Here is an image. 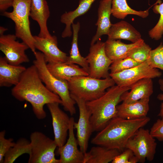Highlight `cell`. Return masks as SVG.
<instances>
[{"mask_svg": "<svg viewBox=\"0 0 163 163\" xmlns=\"http://www.w3.org/2000/svg\"><path fill=\"white\" fill-rule=\"evenodd\" d=\"M144 42L141 38L136 42L127 44L119 40L107 39L105 42V52L108 57L113 61L122 59L127 57L132 49Z\"/></svg>", "mask_w": 163, "mask_h": 163, "instance_id": "cell-21", "label": "cell"}, {"mask_svg": "<svg viewBox=\"0 0 163 163\" xmlns=\"http://www.w3.org/2000/svg\"><path fill=\"white\" fill-rule=\"evenodd\" d=\"M5 131L0 132V163L4 162V156L9 149L13 147L15 143L12 138L6 139L5 137Z\"/></svg>", "mask_w": 163, "mask_h": 163, "instance_id": "cell-33", "label": "cell"}, {"mask_svg": "<svg viewBox=\"0 0 163 163\" xmlns=\"http://www.w3.org/2000/svg\"><path fill=\"white\" fill-rule=\"evenodd\" d=\"M7 30V29L3 27H0V34H4V32Z\"/></svg>", "mask_w": 163, "mask_h": 163, "instance_id": "cell-38", "label": "cell"}, {"mask_svg": "<svg viewBox=\"0 0 163 163\" xmlns=\"http://www.w3.org/2000/svg\"><path fill=\"white\" fill-rule=\"evenodd\" d=\"M152 79H142L130 86V91L124 92L121 97V101L130 103L140 99L149 98L153 93Z\"/></svg>", "mask_w": 163, "mask_h": 163, "instance_id": "cell-18", "label": "cell"}, {"mask_svg": "<svg viewBox=\"0 0 163 163\" xmlns=\"http://www.w3.org/2000/svg\"><path fill=\"white\" fill-rule=\"evenodd\" d=\"M46 66L50 72L54 76L67 82L75 76L89 75V73L84 69L75 64L48 63Z\"/></svg>", "mask_w": 163, "mask_h": 163, "instance_id": "cell-22", "label": "cell"}, {"mask_svg": "<svg viewBox=\"0 0 163 163\" xmlns=\"http://www.w3.org/2000/svg\"><path fill=\"white\" fill-rule=\"evenodd\" d=\"M26 68L10 64L4 57H0V86L10 87L17 85Z\"/></svg>", "mask_w": 163, "mask_h": 163, "instance_id": "cell-20", "label": "cell"}, {"mask_svg": "<svg viewBox=\"0 0 163 163\" xmlns=\"http://www.w3.org/2000/svg\"><path fill=\"white\" fill-rule=\"evenodd\" d=\"M150 121V118L147 116L134 119L117 117L99 132L92 139L91 143L97 145L116 149L121 152L126 148L129 140Z\"/></svg>", "mask_w": 163, "mask_h": 163, "instance_id": "cell-2", "label": "cell"}, {"mask_svg": "<svg viewBox=\"0 0 163 163\" xmlns=\"http://www.w3.org/2000/svg\"><path fill=\"white\" fill-rule=\"evenodd\" d=\"M31 151L28 163H59L55 156L57 147L54 140L39 131L32 133L30 136Z\"/></svg>", "mask_w": 163, "mask_h": 163, "instance_id": "cell-7", "label": "cell"}, {"mask_svg": "<svg viewBox=\"0 0 163 163\" xmlns=\"http://www.w3.org/2000/svg\"><path fill=\"white\" fill-rule=\"evenodd\" d=\"M72 26L73 37L71 48L69 56L65 63L67 64H78L89 73V66L87 59L86 57H84L81 56L78 46V37L80 28V24L78 22L76 24L73 23Z\"/></svg>", "mask_w": 163, "mask_h": 163, "instance_id": "cell-26", "label": "cell"}, {"mask_svg": "<svg viewBox=\"0 0 163 163\" xmlns=\"http://www.w3.org/2000/svg\"><path fill=\"white\" fill-rule=\"evenodd\" d=\"M107 36L108 39H123L132 43L142 38L141 34L138 30L130 24L123 21L112 24Z\"/></svg>", "mask_w": 163, "mask_h": 163, "instance_id": "cell-23", "label": "cell"}, {"mask_svg": "<svg viewBox=\"0 0 163 163\" xmlns=\"http://www.w3.org/2000/svg\"><path fill=\"white\" fill-rule=\"evenodd\" d=\"M50 14L46 0H31L30 17L39 24L40 31L38 36L40 37L47 38L52 36L47 26V21Z\"/></svg>", "mask_w": 163, "mask_h": 163, "instance_id": "cell-16", "label": "cell"}, {"mask_svg": "<svg viewBox=\"0 0 163 163\" xmlns=\"http://www.w3.org/2000/svg\"><path fill=\"white\" fill-rule=\"evenodd\" d=\"M34 54L35 59L33 64L36 67L42 82L48 89L59 96L66 111L68 112L71 116L75 114L76 102L71 97L68 82L59 79L51 73L42 52L36 51Z\"/></svg>", "mask_w": 163, "mask_h": 163, "instance_id": "cell-4", "label": "cell"}, {"mask_svg": "<svg viewBox=\"0 0 163 163\" xmlns=\"http://www.w3.org/2000/svg\"><path fill=\"white\" fill-rule=\"evenodd\" d=\"M140 64L129 57L113 61L110 67V73L119 72L133 67Z\"/></svg>", "mask_w": 163, "mask_h": 163, "instance_id": "cell-32", "label": "cell"}, {"mask_svg": "<svg viewBox=\"0 0 163 163\" xmlns=\"http://www.w3.org/2000/svg\"><path fill=\"white\" fill-rule=\"evenodd\" d=\"M11 93L17 100L30 103L34 114L39 120L46 117L43 108L45 105L54 102L62 103L59 96L43 84L34 64L26 68L19 82L12 88Z\"/></svg>", "mask_w": 163, "mask_h": 163, "instance_id": "cell-1", "label": "cell"}, {"mask_svg": "<svg viewBox=\"0 0 163 163\" xmlns=\"http://www.w3.org/2000/svg\"><path fill=\"white\" fill-rule=\"evenodd\" d=\"M157 145L155 140L149 130L142 127L129 140L126 148L130 149L139 162L144 163L146 160L151 161L154 159Z\"/></svg>", "mask_w": 163, "mask_h": 163, "instance_id": "cell-8", "label": "cell"}, {"mask_svg": "<svg viewBox=\"0 0 163 163\" xmlns=\"http://www.w3.org/2000/svg\"><path fill=\"white\" fill-rule=\"evenodd\" d=\"M151 7L145 11H137L129 7L126 0H112V14L117 18L122 19L129 14L145 18L148 16L149 10Z\"/></svg>", "mask_w": 163, "mask_h": 163, "instance_id": "cell-27", "label": "cell"}, {"mask_svg": "<svg viewBox=\"0 0 163 163\" xmlns=\"http://www.w3.org/2000/svg\"><path fill=\"white\" fill-rule=\"evenodd\" d=\"M75 122L74 117H71L68 138L63 146L58 148L59 163H83L84 154L78 149L74 133Z\"/></svg>", "mask_w": 163, "mask_h": 163, "instance_id": "cell-15", "label": "cell"}, {"mask_svg": "<svg viewBox=\"0 0 163 163\" xmlns=\"http://www.w3.org/2000/svg\"><path fill=\"white\" fill-rule=\"evenodd\" d=\"M95 0H79L78 5L75 10L66 12L62 14L60 18V21L66 25L61 35L62 38L70 37L73 34L71 26L75 19L87 12Z\"/></svg>", "mask_w": 163, "mask_h": 163, "instance_id": "cell-24", "label": "cell"}, {"mask_svg": "<svg viewBox=\"0 0 163 163\" xmlns=\"http://www.w3.org/2000/svg\"><path fill=\"white\" fill-rule=\"evenodd\" d=\"M162 56H163V52H162Z\"/></svg>", "mask_w": 163, "mask_h": 163, "instance_id": "cell-39", "label": "cell"}, {"mask_svg": "<svg viewBox=\"0 0 163 163\" xmlns=\"http://www.w3.org/2000/svg\"><path fill=\"white\" fill-rule=\"evenodd\" d=\"M31 0H13V10L5 11L2 15L14 23L15 35L29 46L34 53L36 51L35 39L31 34L29 17Z\"/></svg>", "mask_w": 163, "mask_h": 163, "instance_id": "cell-6", "label": "cell"}, {"mask_svg": "<svg viewBox=\"0 0 163 163\" xmlns=\"http://www.w3.org/2000/svg\"><path fill=\"white\" fill-rule=\"evenodd\" d=\"M112 0H101L98 9V18L95 24L97 27L95 35L91 42V45L95 43L104 35H107L112 24L110 21Z\"/></svg>", "mask_w": 163, "mask_h": 163, "instance_id": "cell-19", "label": "cell"}, {"mask_svg": "<svg viewBox=\"0 0 163 163\" xmlns=\"http://www.w3.org/2000/svg\"><path fill=\"white\" fill-rule=\"evenodd\" d=\"M117 155L112 163H136L139 162L137 158L130 149L126 148Z\"/></svg>", "mask_w": 163, "mask_h": 163, "instance_id": "cell-34", "label": "cell"}, {"mask_svg": "<svg viewBox=\"0 0 163 163\" xmlns=\"http://www.w3.org/2000/svg\"><path fill=\"white\" fill-rule=\"evenodd\" d=\"M91 46L89 53L85 57L89 66V76L98 79L110 77L109 71L113 61L106 53L105 42L99 39Z\"/></svg>", "mask_w": 163, "mask_h": 163, "instance_id": "cell-9", "label": "cell"}, {"mask_svg": "<svg viewBox=\"0 0 163 163\" xmlns=\"http://www.w3.org/2000/svg\"><path fill=\"white\" fill-rule=\"evenodd\" d=\"M151 50L150 46L144 42L141 45L132 49L127 57H130L136 62L141 63L147 61Z\"/></svg>", "mask_w": 163, "mask_h": 163, "instance_id": "cell-30", "label": "cell"}, {"mask_svg": "<svg viewBox=\"0 0 163 163\" xmlns=\"http://www.w3.org/2000/svg\"><path fill=\"white\" fill-rule=\"evenodd\" d=\"M15 34H0V50L5 55L8 62L14 65L28 62L29 59L25 51L29 48L24 42L16 40Z\"/></svg>", "mask_w": 163, "mask_h": 163, "instance_id": "cell-12", "label": "cell"}, {"mask_svg": "<svg viewBox=\"0 0 163 163\" xmlns=\"http://www.w3.org/2000/svg\"><path fill=\"white\" fill-rule=\"evenodd\" d=\"M30 142L22 138L15 143L5 155L4 163H12L19 157L25 154H30L31 151Z\"/></svg>", "mask_w": 163, "mask_h": 163, "instance_id": "cell-28", "label": "cell"}, {"mask_svg": "<svg viewBox=\"0 0 163 163\" xmlns=\"http://www.w3.org/2000/svg\"><path fill=\"white\" fill-rule=\"evenodd\" d=\"M130 87H120L117 85L109 88L98 98L86 102L91 116L90 121L93 132L103 129L113 119L117 116V106L121 97Z\"/></svg>", "mask_w": 163, "mask_h": 163, "instance_id": "cell-3", "label": "cell"}, {"mask_svg": "<svg viewBox=\"0 0 163 163\" xmlns=\"http://www.w3.org/2000/svg\"><path fill=\"white\" fill-rule=\"evenodd\" d=\"M71 94L86 102L96 99L102 96L106 90L115 85L110 77L103 79L88 76H78L68 81Z\"/></svg>", "mask_w": 163, "mask_h": 163, "instance_id": "cell-5", "label": "cell"}, {"mask_svg": "<svg viewBox=\"0 0 163 163\" xmlns=\"http://www.w3.org/2000/svg\"><path fill=\"white\" fill-rule=\"evenodd\" d=\"M163 44L162 43L156 48L150 51L146 61L151 67L163 71Z\"/></svg>", "mask_w": 163, "mask_h": 163, "instance_id": "cell-31", "label": "cell"}, {"mask_svg": "<svg viewBox=\"0 0 163 163\" xmlns=\"http://www.w3.org/2000/svg\"><path fill=\"white\" fill-rule=\"evenodd\" d=\"M149 98L140 99L130 103L123 102L117 106V116L128 119L146 117L149 110Z\"/></svg>", "mask_w": 163, "mask_h": 163, "instance_id": "cell-17", "label": "cell"}, {"mask_svg": "<svg viewBox=\"0 0 163 163\" xmlns=\"http://www.w3.org/2000/svg\"><path fill=\"white\" fill-rule=\"evenodd\" d=\"M59 104L54 102L46 104L52 117L54 140L58 148L66 142L70 122V118L60 108Z\"/></svg>", "mask_w": 163, "mask_h": 163, "instance_id": "cell-13", "label": "cell"}, {"mask_svg": "<svg viewBox=\"0 0 163 163\" xmlns=\"http://www.w3.org/2000/svg\"><path fill=\"white\" fill-rule=\"evenodd\" d=\"M121 152L118 150L97 145L84 154L83 163H108Z\"/></svg>", "mask_w": 163, "mask_h": 163, "instance_id": "cell-25", "label": "cell"}, {"mask_svg": "<svg viewBox=\"0 0 163 163\" xmlns=\"http://www.w3.org/2000/svg\"><path fill=\"white\" fill-rule=\"evenodd\" d=\"M72 98L75 101L79 111V117L77 122H75L74 128L77 131V140L79 149L84 154L88 147V142L93 132L90 121L91 114L83 100L71 94Z\"/></svg>", "mask_w": 163, "mask_h": 163, "instance_id": "cell-11", "label": "cell"}, {"mask_svg": "<svg viewBox=\"0 0 163 163\" xmlns=\"http://www.w3.org/2000/svg\"><path fill=\"white\" fill-rule=\"evenodd\" d=\"M13 0H0V11L3 12L9 8L12 7Z\"/></svg>", "mask_w": 163, "mask_h": 163, "instance_id": "cell-37", "label": "cell"}, {"mask_svg": "<svg viewBox=\"0 0 163 163\" xmlns=\"http://www.w3.org/2000/svg\"><path fill=\"white\" fill-rule=\"evenodd\" d=\"M158 119L154 123L149 130L152 136L158 141H163V117Z\"/></svg>", "mask_w": 163, "mask_h": 163, "instance_id": "cell-35", "label": "cell"}, {"mask_svg": "<svg viewBox=\"0 0 163 163\" xmlns=\"http://www.w3.org/2000/svg\"><path fill=\"white\" fill-rule=\"evenodd\" d=\"M34 46L44 55L47 63L65 62L68 56L58 47L57 37L52 36L47 38L34 36Z\"/></svg>", "mask_w": 163, "mask_h": 163, "instance_id": "cell-14", "label": "cell"}, {"mask_svg": "<svg viewBox=\"0 0 163 163\" xmlns=\"http://www.w3.org/2000/svg\"><path fill=\"white\" fill-rule=\"evenodd\" d=\"M162 75V73L158 69L151 67L146 61L121 72L110 73V76L117 85L120 87H130L142 79L159 78Z\"/></svg>", "mask_w": 163, "mask_h": 163, "instance_id": "cell-10", "label": "cell"}, {"mask_svg": "<svg viewBox=\"0 0 163 163\" xmlns=\"http://www.w3.org/2000/svg\"><path fill=\"white\" fill-rule=\"evenodd\" d=\"M152 10L155 13L160 14V18L155 25L149 31V34L152 39L158 40L163 35V2L154 4Z\"/></svg>", "mask_w": 163, "mask_h": 163, "instance_id": "cell-29", "label": "cell"}, {"mask_svg": "<svg viewBox=\"0 0 163 163\" xmlns=\"http://www.w3.org/2000/svg\"><path fill=\"white\" fill-rule=\"evenodd\" d=\"M158 83L160 85V89L163 91V79H160L158 81ZM157 99L162 102L161 104L160 107V109L158 116L161 117H163V94H159L157 97Z\"/></svg>", "mask_w": 163, "mask_h": 163, "instance_id": "cell-36", "label": "cell"}]
</instances>
